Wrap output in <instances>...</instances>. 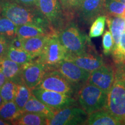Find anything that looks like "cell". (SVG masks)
Returning <instances> with one entry per match:
<instances>
[{
  "label": "cell",
  "mask_w": 125,
  "mask_h": 125,
  "mask_svg": "<svg viewBox=\"0 0 125 125\" xmlns=\"http://www.w3.org/2000/svg\"><path fill=\"white\" fill-rule=\"evenodd\" d=\"M0 8L3 16L17 26L34 24L56 32L36 6L24 5L15 0H1Z\"/></svg>",
  "instance_id": "6da1fadb"
},
{
  "label": "cell",
  "mask_w": 125,
  "mask_h": 125,
  "mask_svg": "<svg viewBox=\"0 0 125 125\" xmlns=\"http://www.w3.org/2000/svg\"><path fill=\"white\" fill-rule=\"evenodd\" d=\"M115 79L107 94L105 109L125 125V65H115Z\"/></svg>",
  "instance_id": "7a4b0ae2"
},
{
  "label": "cell",
  "mask_w": 125,
  "mask_h": 125,
  "mask_svg": "<svg viewBox=\"0 0 125 125\" xmlns=\"http://www.w3.org/2000/svg\"><path fill=\"white\" fill-rule=\"evenodd\" d=\"M57 35L68 54L81 55L95 51L90 38L73 23L65 26Z\"/></svg>",
  "instance_id": "3957f363"
},
{
  "label": "cell",
  "mask_w": 125,
  "mask_h": 125,
  "mask_svg": "<svg viewBox=\"0 0 125 125\" xmlns=\"http://www.w3.org/2000/svg\"><path fill=\"white\" fill-rule=\"evenodd\" d=\"M108 93L87 82L76 93L79 105L86 114L105 109Z\"/></svg>",
  "instance_id": "277c9868"
},
{
  "label": "cell",
  "mask_w": 125,
  "mask_h": 125,
  "mask_svg": "<svg viewBox=\"0 0 125 125\" xmlns=\"http://www.w3.org/2000/svg\"><path fill=\"white\" fill-rule=\"evenodd\" d=\"M35 6L57 33L65 27L66 20L70 19L60 0H38Z\"/></svg>",
  "instance_id": "5b68a950"
},
{
  "label": "cell",
  "mask_w": 125,
  "mask_h": 125,
  "mask_svg": "<svg viewBox=\"0 0 125 125\" xmlns=\"http://www.w3.org/2000/svg\"><path fill=\"white\" fill-rule=\"evenodd\" d=\"M67 54V50L60 42L57 33L53 34L49 36L37 61L49 67H52L64 60Z\"/></svg>",
  "instance_id": "8992f818"
},
{
  "label": "cell",
  "mask_w": 125,
  "mask_h": 125,
  "mask_svg": "<svg viewBox=\"0 0 125 125\" xmlns=\"http://www.w3.org/2000/svg\"><path fill=\"white\" fill-rule=\"evenodd\" d=\"M36 87L65 94L70 96L77 93L75 87L61 73L57 70L49 68Z\"/></svg>",
  "instance_id": "52a82bcc"
},
{
  "label": "cell",
  "mask_w": 125,
  "mask_h": 125,
  "mask_svg": "<svg viewBox=\"0 0 125 125\" xmlns=\"http://www.w3.org/2000/svg\"><path fill=\"white\" fill-rule=\"evenodd\" d=\"M49 69L58 71L75 87L76 91L89 81L90 73L70 61L63 60L52 67H48Z\"/></svg>",
  "instance_id": "ba28073f"
},
{
  "label": "cell",
  "mask_w": 125,
  "mask_h": 125,
  "mask_svg": "<svg viewBox=\"0 0 125 125\" xmlns=\"http://www.w3.org/2000/svg\"><path fill=\"white\" fill-rule=\"evenodd\" d=\"M87 116L88 114L81 108L71 106L56 111L53 116L47 119L46 125H85Z\"/></svg>",
  "instance_id": "9c48e42d"
},
{
  "label": "cell",
  "mask_w": 125,
  "mask_h": 125,
  "mask_svg": "<svg viewBox=\"0 0 125 125\" xmlns=\"http://www.w3.org/2000/svg\"><path fill=\"white\" fill-rule=\"evenodd\" d=\"M32 94L47 106L57 111L64 108L76 105L75 98L65 94L35 87L32 90Z\"/></svg>",
  "instance_id": "30bf717a"
},
{
  "label": "cell",
  "mask_w": 125,
  "mask_h": 125,
  "mask_svg": "<svg viewBox=\"0 0 125 125\" xmlns=\"http://www.w3.org/2000/svg\"><path fill=\"white\" fill-rule=\"evenodd\" d=\"M48 70V66L38 61L28 62L23 65L20 78L32 90L38 86Z\"/></svg>",
  "instance_id": "8fae6325"
},
{
  "label": "cell",
  "mask_w": 125,
  "mask_h": 125,
  "mask_svg": "<svg viewBox=\"0 0 125 125\" xmlns=\"http://www.w3.org/2000/svg\"><path fill=\"white\" fill-rule=\"evenodd\" d=\"M115 68L104 63L100 67L90 73L88 82L108 93L115 79Z\"/></svg>",
  "instance_id": "7c38bea8"
},
{
  "label": "cell",
  "mask_w": 125,
  "mask_h": 125,
  "mask_svg": "<svg viewBox=\"0 0 125 125\" xmlns=\"http://www.w3.org/2000/svg\"><path fill=\"white\" fill-rule=\"evenodd\" d=\"M64 60L73 62L78 67L90 73L100 67L104 63L102 56L98 54L96 51L81 55L67 54Z\"/></svg>",
  "instance_id": "4fadbf2b"
},
{
  "label": "cell",
  "mask_w": 125,
  "mask_h": 125,
  "mask_svg": "<svg viewBox=\"0 0 125 125\" xmlns=\"http://www.w3.org/2000/svg\"><path fill=\"white\" fill-rule=\"evenodd\" d=\"M105 0H83L79 14L82 21L90 24L99 16L105 13Z\"/></svg>",
  "instance_id": "5bb4252c"
},
{
  "label": "cell",
  "mask_w": 125,
  "mask_h": 125,
  "mask_svg": "<svg viewBox=\"0 0 125 125\" xmlns=\"http://www.w3.org/2000/svg\"><path fill=\"white\" fill-rule=\"evenodd\" d=\"M49 35L37 36L22 40V49L34 58L38 57L41 54Z\"/></svg>",
  "instance_id": "9a60e30c"
},
{
  "label": "cell",
  "mask_w": 125,
  "mask_h": 125,
  "mask_svg": "<svg viewBox=\"0 0 125 125\" xmlns=\"http://www.w3.org/2000/svg\"><path fill=\"white\" fill-rule=\"evenodd\" d=\"M85 125H120L122 124L105 108L89 114Z\"/></svg>",
  "instance_id": "2e32d148"
},
{
  "label": "cell",
  "mask_w": 125,
  "mask_h": 125,
  "mask_svg": "<svg viewBox=\"0 0 125 125\" xmlns=\"http://www.w3.org/2000/svg\"><path fill=\"white\" fill-rule=\"evenodd\" d=\"M57 33L51 30L34 24H23L18 26L16 36L21 40L37 36L52 35Z\"/></svg>",
  "instance_id": "e0dca14e"
},
{
  "label": "cell",
  "mask_w": 125,
  "mask_h": 125,
  "mask_svg": "<svg viewBox=\"0 0 125 125\" xmlns=\"http://www.w3.org/2000/svg\"><path fill=\"white\" fill-rule=\"evenodd\" d=\"M55 111L38 100L32 93L23 108V112L40 114L45 116L47 119L51 118L53 116Z\"/></svg>",
  "instance_id": "ac0fdd59"
},
{
  "label": "cell",
  "mask_w": 125,
  "mask_h": 125,
  "mask_svg": "<svg viewBox=\"0 0 125 125\" xmlns=\"http://www.w3.org/2000/svg\"><path fill=\"white\" fill-rule=\"evenodd\" d=\"M107 16L106 22L113 37L114 42L113 49H114L118 46L122 34L125 31V19L118 16Z\"/></svg>",
  "instance_id": "d6986e66"
},
{
  "label": "cell",
  "mask_w": 125,
  "mask_h": 125,
  "mask_svg": "<svg viewBox=\"0 0 125 125\" xmlns=\"http://www.w3.org/2000/svg\"><path fill=\"white\" fill-rule=\"evenodd\" d=\"M23 65L10 60L6 56L0 59V70L4 73L7 80L16 81L18 78H20Z\"/></svg>",
  "instance_id": "ffe728a7"
},
{
  "label": "cell",
  "mask_w": 125,
  "mask_h": 125,
  "mask_svg": "<svg viewBox=\"0 0 125 125\" xmlns=\"http://www.w3.org/2000/svg\"><path fill=\"white\" fill-rule=\"evenodd\" d=\"M23 112V111L19 108L13 101L4 102L0 106V118L10 122L11 123L17 119Z\"/></svg>",
  "instance_id": "44dd1931"
},
{
  "label": "cell",
  "mask_w": 125,
  "mask_h": 125,
  "mask_svg": "<svg viewBox=\"0 0 125 125\" xmlns=\"http://www.w3.org/2000/svg\"><path fill=\"white\" fill-rule=\"evenodd\" d=\"M47 118L40 114L30 112H23L19 118L12 122V125H45Z\"/></svg>",
  "instance_id": "7402d4cb"
},
{
  "label": "cell",
  "mask_w": 125,
  "mask_h": 125,
  "mask_svg": "<svg viewBox=\"0 0 125 125\" xmlns=\"http://www.w3.org/2000/svg\"><path fill=\"white\" fill-rule=\"evenodd\" d=\"M32 95V91L29 87L20 81L17 84L16 92L13 101L20 110L23 111L25 105Z\"/></svg>",
  "instance_id": "603a6c76"
},
{
  "label": "cell",
  "mask_w": 125,
  "mask_h": 125,
  "mask_svg": "<svg viewBox=\"0 0 125 125\" xmlns=\"http://www.w3.org/2000/svg\"><path fill=\"white\" fill-rule=\"evenodd\" d=\"M5 56L10 60L21 65L32 62L34 59L23 49H18L10 45Z\"/></svg>",
  "instance_id": "cb8c5ba5"
},
{
  "label": "cell",
  "mask_w": 125,
  "mask_h": 125,
  "mask_svg": "<svg viewBox=\"0 0 125 125\" xmlns=\"http://www.w3.org/2000/svg\"><path fill=\"white\" fill-rule=\"evenodd\" d=\"M104 15L121 17L125 19V4L115 0H105Z\"/></svg>",
  "instance_id": "d4e9b609"
},
{
  "label": "cell",
  "mask_w": 125,
  "mask_h": 125,
  "mask_svg": "<svg viewBox=\"0 0 125 125\" xmlns=\"http://www.w3.org/2000/svg\"><path fill=\"white\" fill-rule=\"evenodd\" d=\"M18 26L5 17L0 18V35L9 41L16 37Z\"/></svg>",
  "instance_id": "484cf974"
},
{
  "label": "cell",
  "mask_w": 125,
  "mask_h": 125,
  "mask_svg": "<svg viewBox=\"0 0 125 125\" xmlns=\"http://www.w3.org/2000/svg\"><path fill=\"white\" fill-rule=\"evenodd\" d=\"M18 82L13 80H7L0 89V94L4 102L14 100Z\"/></svg>",
  "instance_id": "4316f807"
},
{
  "label": "cell",
  "mask_w": 125,
  "mask_h": 125,
  "mask_svg": "<svg viewBox=\"0 0 125 125\" xmlns=\"http://www.w3.org/2000/svg\"><path fill=\"white\" fill-rule=\"evenodd\" d=\"M111 55L115 65H125V31L122 34L118 46L113 49Z\"/></svg>",
  "instance_id": "83f0119b"
},
{
  "label": "cell",
  "mask_w": 125,
  "mask_h": 125,
  "mask_svg": "<svg viewBox=\"0 0 125 125\" xmlns=\"http://www.w3.org/2000/svg\"><path fill=\"white\" fill-rule=\"evenodd\" d=\"M107 16L105 15L99 16L92 22L89 36L90 38H96L102 35L105 29Z\"/></svg>",
  "instance_id": "f1b7e54d"
},
{
  "label": "cell",
  "mask_w": 125,
  "mask_h": 125,
  "mask_svg": "<svg viewBox=\"0 0 125 125\" xmlns=\"http://www.w3.org/2000/svg\"><path fill=\"white\" fill-rule=\"evenodd\" d=\"M83 0H60L62 8L70 18L74 12L79 10Z\"/></svg>",
  "instance_id": "f546056e"
},
{
  "label": "cell",
  "mask_w": 125,
  "mask_h": 125,
  "mask_svg": "<svg viewBox=\"0 0 125 125\" xmlns=\"http://www.w3.org/2000/svg\"><path fill=\"white\" fill-rule=\"evenodd\" d=\"M114 45V42L111 32L110 31L106 30L103 36V52L105 56L111 54Z\"/></svg>",
  "instance_id": "4dcf8cb0"
},
{
  "label": "cell",
  "mask_w": 125,
  "mask_h": 125,
  "mask_svg": "<svg viewBox=\"0 0 125 125\" xmlns=\"http://www.w3.org/2000/svg\"><path fill=\"white\" fill-rule=\"evenodd\" d=\"M9 43L10 41L4 36L0 35V59L6 56Z\"/></svg>",
  "instance_id": "1f68e13d"
},
{
  "label": "cell",
  "mask_w": 125,
  "mask_h": 125,
  "mask_svg": "<svg viewBox=\"0 0 125 125\" xmlns=\"http://www.w3.org/2000/svg\"><path fill=\"white\" fill-rule=\"evenodd\" d=\"M16 2L26 6H35L38 0H15Z\"/></svg>",
  "instance_id": "d6a6232c"
},
{
  "label": "cell",
  "mask_w": 125,
  "mask_h": 125,
  "mask_svg": "<svg viewBox=\"0 0 125 125\" xmlns=\"http://www.w3.org/2000/svg\"><path fill=\"white\" fill-rule=\"evenodd\" d=\"M7 81V78L5 77L4 73H2V71L0 70V89L2 86L6 82V81Z\"/></svg>",
  "instance_id": "836d02e7"
},
{
  "label": "cell",
  "mask_w": 125,
  "mask_h": 125,
  "mask_svg": "<svg viewBox=\"0 0 125 125\" xmlns=\"http://www.w3.org/2000/svg\"><path fill=\"white\" fill-rule=\"evenodd\" d=\"M12 125V123L10 122L5 121V120L2 119L0 118V125Z\"/></svg>",
  "instance_id": "e575fe53"
},
{
  "label": "cell",
  "mask_w": 125,
  "mask_h": 125,
  "mask_svg": "<svg viewBox=\"0 0 125 125\" xmlns=\"http://www.w3.org/2000/svg\"><path fill=\"white\" fill-rule=\"evenodd\" d=\"M3 103H4V100H3L2 97H1V94H0V106L2 105V104H3Z\"/></svg>",
  "instance_id": "d590c367"
},
{
  "label": "cell",
  "mask_w": 125,
  "mask_h": 125,
  "mask_svg": "<svg viewBox=\"0 0 125 125\" xmlns=\"http://www.w3.org/2000/svg\"><path fill=\"white\" fill-rule=\"evenodd\" d=\"M115 1H119V2H121L125 3V0H115Z\"/></svg>",
  "instance_id": "8d00e7d4"
},
{
  "label": "cell",
  "mask_w": 125,
  "mask_h": 125,
  "mask_svg": "<svg viewBox=\"0 0 125 125\" xmlns=\"http://www.w3.org/2000/svg\"></svg>",
  "instance_id": "74e56055"
}]
</instances>
